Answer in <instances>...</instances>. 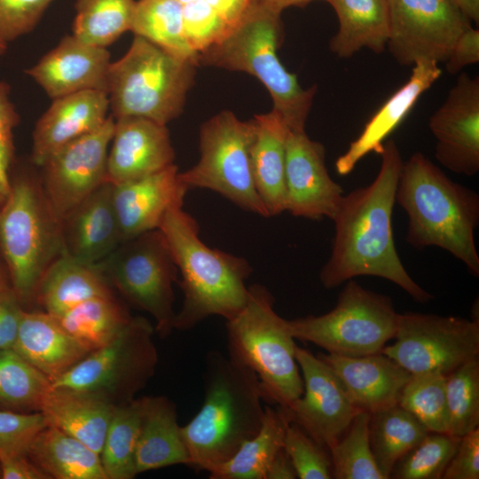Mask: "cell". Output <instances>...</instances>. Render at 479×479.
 Masks as SVG:
<instances>
[{
	"mask_svg": "<svg viewBox=\"0 0 479 479\" xmlns=\"http://www.w3.org/2000/svg\"><path fill=\"white\" fill-rule=\"evenodd\" d=\"M377 154L381 166L367 186L342 195L332 220L334 236L331 255L319 279L330 289L359 276L386 279L419 302L433 299L406 271L397 252L392 212L403 165L394 140L384 142Z\"/></svg>",
	"mask_w": 479,
	"mask_h": 479,
	"instance_id": "cell-1",
	"label": "cell"
},
{
	"mask_svg": "<svg viewBox=\"0 0 479 479\" xmlns=\"http://www.w3.org/2000/svg\"><path fill=\"white\" fill-rule=\"evenodd\" d=\"M203 389L200 409L181 431L187 466L210 473L257 433L264 407L256 374L218 350L205 357Z\"/></svg>",
	"mask_w": 479,
	"mask_h": 479,
	"instance_id": "cell-2",
	"label": "cell"
},
{
	"mask_svg": "<svg viewBox=\"0 0 479 479\" xmlns=\"http://www.w3.org/2000/svg\"><path fill=\"white\" fill-rule=\"evenodd\" d=\"M396 202L408 216L406 241L414 247H437L479 275L475 232L479 224V195L449 178L422 153L404 162Z\"/></svg>",
	"mask_w": 479,
	"mask_h": 479,
	"instance_id": "cell-3",
	"label": "cell"
},
{
	"mask_svg": "<svg viewBox=\"0 0 479 479\" xmlns=\"http://www.w3.org/2000/svg\"><path fill=\"white\" fill-rule=\"evenodd\" d=\"M158 229L181 276L184 300L174 329L190 330L210 316H236L247 301L249 263L202 242L197 221L183 208L169 211Z\"/></svg>",
	"mask_w": 479,
	"mask_h": 479,
	"instance_id": "cell-4",
	"label": "cell"
},
{
	"mask_svg": "<svg viewBox=\"0 0 479 479\" xmlns=\"http://www.w3.org/2000/svg\"><path fill=\"white\" fill-rule=\"evenodd\" d=\"M63 255L60 220L40 177L12 170L10 191L0 206V255L24 308L35 302L43 276Z\"/></svg>",
	"mask_w": 479,
	"mask_h": 479,
	"instance_id": "cell-5",
	"label": "cell"
},
{
	"mask_svg": "<svg viewBox=\"0 0 479 479\" xmlns=\"http://www.w3.org/2000/svg\"><path fill=\"white\" fill-rule=\"evenodd\" d=\"M283 41L280 14L254 1L219 43L200 53L199 65L247 73L269 91L273 109L289 130H305L316 86L303 89L278 57Z\"/></svg>",
	"mask_w": 479,
	"mask_h": 479,
	"instance_id": "cell-6",
	"label": "cell"
},
{
	"mask_svg": "<svg viewBox=\"0 0 479 479\" xmlns=\"http://www.w3.org/2000/svg\"><path fill=\"white\" fill-rule=\"evenodd\" d=\"M226 333L229 357L256 374L263 399L284 408L302 396L295 339L265 287H248L245 306L226 320Z\"/></svg>",
	"mask_w": 479,
	"mask_h": 479,
	"instance_id": "cell-7",
	"label": "cell"
},
{
	"mask_svg": "<svg viewBox=\"0 0 479 479\" xmlns=\"http://www.w3.org/2000/svg\"><path fill=\"white\" fill-rule=\"evenodd\" d=\"M197 67L135 35L128 51L110 66L112 116L142 117L167 125L182 114Z\"/></svg>",
	"mask_w": 479,
	"mask_h": 479,
	"instance_id": "cell-8",
	"label": "cell"
},
{
	"mask_svg": "<svg viewBox=\"0 0 479 479\" xmlns=\"http://www.w3.org/2000/svg\"><path fill=\"white\" fill-rule=\"evenodd\" d=\"M398 316L390 297L349 279L333 310L287 323L295 340L313 343L326 353L359 357L381 352L395 337Z\"/></svg>",
	"mask_w": 479,
	"mask_h": 479,
	"instance_id": "cell-9",
	"label": "cell"
},
{
	"mask_svg": "<svg viewBox=\"0 0 479 479\" xmlns=\"http://www.w3.org/2000/svg\"><path fill=\"white\" fill-rule=\"evenodd\" d=\"M255 132L253 119L240 121L231 111L209 118L200 130V160L179 172L181 180L189 189L216 192L244 210L269 217L253 177Z\"/></svg>",
	"mask_w": 479,
	"mask_h": 479,
	"instance_id": "cell-10",
	"label": "cell"
},
{
	"mask_svg": "<svg viewBox=\"0 0 479 479\" xmlns=\"http://www.w3.org/2000/svg\"><path fill=\"white\" fill-rule=\"evenodd\" d=\"M96 264L112 288L153 318L161 337L171 334L178 271L159 229L123 240Z\"/></svg>",
	"mask_w": 479,
	"mask_h": 479,
	"instance_id": "cell-11",
	"label": "cell"
},
{
	"mask_svg": "<svg viewBox=\"0 0 479 479\" xmlns=\"http://www.w3.org/2000/svg\"><path fill=\"white\" fill-rule=\"evenodd\" d=\"M154 332L148 319L132 317L114 340L90 351L51 386L97 394L116 405L131 401L155 373Z\"/></svg>",
	"mask_w": 479,
	"mask_h": 479,
	"instance_id": "cell-12",
	"label": "cell"
},
{
	"mask_svg": "<svg viewBox=\"0 0 479 479\" xmlns=\"http://www.w3.org/2000/svg\"><path fill=\"white\" fill-rule=\"evenodd\" d=\"M396 342L381 353L411 374L447 375L478 357V318L405 312L399 313Z\"/></svg>",
	"mask_w": 479,
	"mask_h": 479,
	"instance_id": "cell-13",
	"label": "cell"
},
{
	"mask_svg": "<svg viewBox=\"0 0 479 479\" xmlns=\"http://www.w3.org/2000/svg\"><path fill=\"white\" fill-rule=\"evenodd\" d=\"M387 48L397 63H444L471 20L452 0H388Z\"/></svg>",
	"mask_w": 479,
	"mask_h": 479,
	"instance_id": "cell-14",
	"label": "cell"
},
{
	"mask_svg": "<svg viewBox=\"0 0 479 479\" xmlns=\"http://www.w3.org/2000/svg\"><path fill=\"white\" fill-rule=\"evenodd\" d=\"M114 129L110 115L99 129L65 145L40 167L43 189L59 220L106 181Z\"/></svg>",
	"mask_w": 479,
	"mask_h": 479,
	"instance_id": "cell-15",
	"label": "cell"
},
{
	"mask_svg": "<svg viewBox=\"0 0 479 479\" xmlns=\"http://www.w3.org/2000/svg\"><path fill=\"white\" fill-rule=\"evenodd\" d=\"M295 358L302 372L303 392L290 405L279 408L289 422L297 424L328 449L347 430L359 410L334 371L318 356L296 346Z\"/></svg>",
	"mask_w": 479,
	"mask_h": 479,
	"instance_id": "cell-16",
	"label": "cell"
},
{
	"mask_svg": "<svg viewBox=\"0 0 479 479\" xmlns=\"http://www.w3.org/2000/svg\"><path fill=\"white\" fill-rule=\"evenodd\" d=\"M438 162L457 174L479 171V77L460 73L428 122Z\"/></svg>",
	"mask_w": 479,
	"mask_h": 479,
	"instance_id": "cell-17",
	"label": "cell"
},
{
	"mask_svg": "<svg viewBox=\"0 0 479 479\" xmlns=\"http://www.w3.org/2000/svg\"><path fill=\"white\" fill-rule=\"evenodd\" d=\"M287 210L312 220L332 219L343 195L326 166L325 146L305 130H287L286 139Z\"/></svg>",
	"mask_w": 479,
	"mask_h": 479,
	"instance_id": "cell-18",
	"label": "cell"
},
{
	"mask_svg": "<svg viewBox=\"0 0 479 479\" xmlns=\"http://www.w3.org/2000/svg\"><path fill=\"white\" fill-rule=\"evenodd\" d=\"M112 60L107 48L87 43L67 35L26 74L51 99L85 91L107 93Z\"/></svg>",
	"mask_w": 479,
	"mask_h": 479,
	"instance_id": "cell-19",
	"label": "cell"
},
{
	"mask_svg": "<svg viewBox=\"0 0 479 479\" xmlns=\"http://www.w3.org/2000/svg\"><path fill=\"white\" fill-rule=\"evenodd\" d=\"M175 151L167 125L142 117L114 119L106 181L116 185L159 172L173 164Z\"/></svg>",
	"mask_w": 479,
	"mask_h": 479,
	"instance_id": "cell-20",
	"label": "cell"
},
{
	"mask_svg": "<svg viewBox=\"0 0 479 479\" xmlns=\"http://www.w3.org/2000/svg\"><path fill=\"white\" fill-rule=\"evenodd\" d=\"M188 190L176 164L134 181L114 185L113 200L122 240L158 229L169 211L183 208Z\"/></svg>",
	"mask_w": 479,
	"mask_h": 479,
	"instance_id": "cell-21",
	"label": "cell"
},
{
	"mask_svg": "<svg viewBox=\"0 0 479 479\" xmlns=\"http://www.w3.org/2000/svg\"><path fill=\"white\" fill-rule=\"evenodd\" d=\"M113 189L106 181L60 220L64 255L96 264L122 242Z\"/></svg>",
	"mask_w": 479,
	"mask_h": 479,
	"instance_id": "cell-22",
	"label": "cell"
},
{
	"mask_svg": "<svg viewBox=\"0 0 479 479\" xmlns=\"http://www.w3.org/2000/svg\"><path fill=\"white\" fill-rule=\"evenodd\" d=\"M107 93L85 90L52 99L35 123L31 161L41 167L65 145L99 129L109 117Z\"/></svg>",
	"mask_w": 479,
	"mask_h": 479,
	"instance_id": "cell-23",
	"label": "cell"
},
{
	"mask_svg": "<svg viewBox=\"0 0 479 479\" xmlns=\"http://www.w3.org/2000/svg\"><path fill=\"white\" fill-rule=\"evenodd\" d=\"M317 356L336 374L354 406L368 413L397 404L412 375L381 352L359 357Z\"/></svg>",
	"mask_w": 479,
	"mask_h": 479,
	"instance_id": "cell-24",
	"label": "cell"
},
{
	"mask_svg": "<svg viewBox=\"0 0 479 479\" xmlns=\"http://www.w3.org/2000/svg\"><path fill=\"white\" fill-rule=\"evenodd\" d=\"M407 82L401 86L366 122L360 135L335 162L339 175L349 174L357 162L372 152L380 151L386 138L410 113L420 97L441 76L439 64L419 61L414 64Z\"/></svg>",
	"mask_w": 479,
	"mask_h": 479,
	"instance_id": "cell-25",
	"label": "cell"
},
{
	"mask_svg": "<svg viewBox=\"0 0 479 479\" xmlns=\"http://www.w3.org/2000/svg\"><path fill=\"white\" fill-rule=\"evenodd\" d=\"M13 349L51 382L90 352L54 316L27 310L23 311Z\"/></svg>",
	"mask_w": 479,
	"mask_h": 479,
	"instance_id": "cell-26",
	"label": "cell"
},
{
	"mask_svg": "<svg viewBox=\"0 0 479 479\" xmlns=\"http://www.w3.org/2000/svg\"><path fill=\"white\" fill-rule=\"evenodd\" d=\"M115 407L97 394L51 386L40 412L47 426L72 436L100 455Z\"/></svg>",
	"mask_w": 479,
	"mask_h": 479,
	"instance_id": "cell-27",
	"label": "cell"
},
{
	"mask_svg": "<svg viewBox=\"0 0 479 479\" xmlns=\"http://www.w3.org/2000/svg\"><path fill=\"white\" fill-rule=\"evenodd\" d=\"M255 126L251 161L256 191L269 217L287 210L286 139L288 128L271 110L253 118Z\"/></svg>",
	"mask_w": 479,
	"mask_h": 479,
	"instance_id": "cell-28",
	"label": "cell"
},
{
	"mask_svg": "<svg viewBox=\"0 0 479 479\" xmlns=\"http://www.w3.org/2000/svg\"><path fill=\"white\" fill-rule=\"evenodd\" d=\"M181 427L173 401L164 396L145 397L135 454L137 475L173 465L187 466Z\"/></svg>",
	"mask_w": 479,
	"mask_h": 479,
	"instance_id": "cell-29",
	"label": "cell"
},
{
	"mask_svg": "<svg viewBox=\"0 0 479 479\" xmlns=\"http://www.w3.org/2000/svg\"><path fill=\"white\" fill-rule=\"evenodd\" d=\"M113 294L97 264L63 255L43 276L35 302L44 311L57 316L87 300Z\"/></svg>",
	"mask_w": 479,
	"mask_h": 479,
	"instance_id": "cell-30",
	"label": "cell"
},
{
	"mask_svg": "<svg viewBox=\"0 0 479 479\" xmlns=\"http://www.w3.org/2000/svg\"><path fill=\"white\" fill-rule=\"evenodd\" d=\"M339 27L330 40V50L349 58L361 49L376 54L386 48L389 36L388 0H331Z\"/></svg>",
	"mask_w": 479,
	"mask_h": 479,
	"instance_id": "cell-31",
	"label": "cell"
},
{
	"mask_svg": "<svg viewBox=\"0 0 479 479\" xmlns=\"http://www.w3.org/2000/svg\"><path fill=\"white\" fill-rule=\"evenodd\" d=\"M27 455L50 479H107L98 453L53 427L35 435Z\"/></svg>",
	"mask_w": 479,
	"mask_h": 479,
	"instance_id": "cell-32",
	"label": "cell"
},
{
	"mask_svg": "<svg viewBox=\"0 0 479 479\" xmlns=\"http://www.w3.org/2000/svg\"><path fill=\"white\" fill-rule=\"evenodd\" d=\"M289 420L279 407L264 406L257 433L245 441L234 455L209 474L210 479H265L276 454L284 446Z\"/></svg>",
	"mask_w": 479,
	"mask_h": 479,
	"instance_id": "cell-33",
	"label": "cell"
},
{
	"mask_svg": "<svg viewBox=\"0 0 479 479\" xmlns=\"http://www.w3.org/2000/svg\"><path fill=\"white\" fill-rule=\"evenodd\" d=\"M428 431L399 404L370 413L369 439L374 460L385 479L395 464Z\"/></svg>",
	"mask_w": 479,
	"mask_h": 479,
	"instance_id": "cell-34",
	"label": "cell"
},
{
	"mask_svg": "<svg viewBox=\"0 0 479 479\" xmlns=\"http://www.w3.org/2000/svg\"><path fill=\"white\" fill-rule=\"evenodd\" d=\"M54 317L90 351L108 344L132 318L114 294L87 300Z\"/></svg>",
	"mask_w": 479,
	"mask_h": 479,
	"instance_id": "cell-35",
	"label": "cell"
},
{
	"mask_svg": "<svg viewBox=\"0 0 479 479\" xmlns=\"http://www.w3.org/2000/svg\"><path fill=\"white\" fill-rule=\"evenodd\" d=\"M183 9L178 0H137L130 32L199 66V54L185 37Z\"/></svg>",
	"mask_w": 479,
	"mask_h": 479,
	"instance_id": "cell-36",
	"label": "cell"
},
{
	"mask_svg": "<svg viewBox=\"0 0 479 479\" xmlns=\"http://www.w3.org/2000/svg\"><path fill=\"white\" fill-rule=\"evenodd\" d=\"M145 404V397L134 398L114 411L100 452L107 479H132L137 475L135 454Z\"/></svg>",
	"mask_w": 479,
	"mask_h": 479,
	"instance_id": "cell-37",
	"label": "cell"
},
{
	"mask_svg": "<svg viewBox=\"0 0 479 479\" xmlns=\"http://www.w3.org/2000/svg\"><path fill=\"white\" fill-rule=\"evenodd\" d=\"M51 381L13 349L0 350V409L40 412Z\"/></svg>",
	"mask_w": 479,
	"mask_h": 479,
	"instance_id": "cell-38",
	"label": "cell"
},
{
	"mask_svg": "<svg viewBox=\"0 0 479 479\" xmlns=\"http://www.w3.org/2000/svg\"><path fill=\"white\" fill-rule=\"evenodd\" d=\"M137 0H77L73 35L107 48L130 31Z\"/></svg>",
	"mask_w": 479,
	"mask_h": 479,
	"instance_id": "cell-39",
	"label": "cell"
},
{
	"mask_svg": "<svg viewBox=\"0 0 479 479\" xmlns=\"http://www.w3.org/2000/svg\"><path fill=\"white\" fill-rule=\"evenodd\" d=\"M370 413L359 411L347 430L328 450L332 477L385 479L374 460L369 439Z\"/></svg>",
	"mask_w": 479,
	"mask_h": 479,
	"instance_id": "cell-40",
	"label": "cell"
},
{
	"mask_svg": "<svg viewBox=\"0 0 479 479\" xmlns=\"http://www.w3.org/2000/svg\"><path fill=\"white\" fill-rule=\"evenodd\" d=\"M446 434L459 438L479 428V360L475 357L446 375Z\"/></svg>",
	"mask_w": 479,
	"mask_h": 479,
	"instance_id": "cell-41",
	"label": "cell"
},
{
	"mask_svg": "<svg viewBox=\"0 0 479 479\" xmlns=\"http://www.w3.org/2000/svg\"><path fill=\"white\" fill-rule=\"evenodd\" d=\"M446 375L440 373L412 374L398 404L412 414L428 432L446 433Z\"/></svg>",
	"mask_w": 479,
	"mask_h": 479,
	"instance_id": "cell-42",
	"label": "cell"
},
{
	"mask_svg": "<svg viewBox=\"0 0 479 479\" xmlns=\"http://www.w3.org/2000/svg\"><path fill=\"white\" fill-rule=\"evenodd\" d=\"M459 438L428 432L392 468L389 478L439 479L453 456Z\"/></svg>",
	"mask_w": 479,
	"mask_h": 479,
	"instance_id": "cell-43",
	"label": "cell"
},
{
	"mask_svg": "<svg viewBox=\"0 0 479 479\" xmlns=\"http://www.w3.org/2000/svg\"><path fill=\"white\" fill-rule=\"evenodd\" d=\"M283 448L291 459L297 478H332L331 459L326 453V447L315 441L297 424L288 423Z\"/></svg>",
	"mask_w": 479,
	"mask_h": 479,
	"instance_id": "cell-44",
	"label": "cell"
},
{
	"mask_svg": "<svg viewBox=\"0 0 479 479\" xmlns=\"http://www.w3.org/2000/svg\"><path fill=\"white\" fill-rule=\"evenodd\" d=\"M183 22L185 40L199 55L219 43L231 30L205 0L184 4Z\"/></svg>",
	"mask_w": 479,
	"mask_h": 479,
	"instance_id": "cell-45",
	"label": "cell"
},
{
	"mask_svg": "<svg viewBox=\"0 0 479 479\" xmlns=\"http://www.w3.org/2000/svg\"><path fill=\"white\" fill-rule=\"evenodd\" d=\"M46 426L41 412H20L0 409V458L27 454L33 438Z\"/></svg>",
	"mask_w": 479,
	"mask_h": 479,
	"instance_id": "cell-46",
	"label": "cell"
},
{
	"mask_svg": "<svg viewBox=\"0 0 479 479\" xmlns=\"http://www.w3.org/2000/svg\"><path fill=\"white\" fill-rule=\"evenodd\" d=\"M55 0H0V37L7 43L32 32Z\"/></svg>",
	"mask_w": 479,
	"mask_h": 479,
	"instance_id": "cell-47",
	"label": "cell"
},
{
	"mask_svg": "<svg viewBox=\"0 0 479 479\" xmlns=\"http://www.w3.org/2000/svg\"><path fill=\"white\" fill-rule=\"evenodd\" d=\"M10 95V85L0 81V206L10 191L14 156L13 132L20 122V115Z\"/></svg>",
	"mask_w": 479,
	"mask_h": 479,
	"instance_id": "cell-48",
	"label": "cell"
},
{
	"mask_svg": "<svg viewBox=\"0 0 479 479\" xmlns=\"http://www.w3.org/2000/svg\"><path fill=\"white\" fill-rule=\"evenodd\" d=\"M442 478H479V428L459 437L455 452Z\"/></svg>",
	"mask_w": 479,
	"mask_h": 479,
	"instance_id": "cell-49",
	"label": "cell"
},
{
	"mask_svg": "<svg viewBox=\"0 0 479 479\" xmlns=\"http://www.w3.org/2000/svg\"><path fill=\"white\" fill-rule=\"evenodd\" d=\"M24 310L11 287L0 293V350L13 349Z\"/></svg>",
	"mask_w": 479,
	"mask_h": 479,
	"instance_id": "cell-50",
	"label": "cell"
},
{
	"mask_svg": "<svg viewBox=\"0 0 479 479\" xmlns=\"http://www.w3.org/2000/svg\"><path fill=\"white\" fill-rule=\"evenodd\" d=\"M479 62V30L472 26L456 40L444 61L450 75L459 74L464 67Z\"/></svg>",
	"mask_w": 479,
	"mask_h": 479,
	"instance_id": "cell-51",
	"label": "cell"
},
{
	"mask_svg": "<svg viewBox=\"0 0 479 479\" xmlns=\"http://www.w3.org/2000/svg\"><path fill=\"white\" fill-rule=\"evenodd\" d=\"M0 477L3 479H50L26 453L1 457Z\"/></svg>",
	"mask_w": 479,
	"mask_h": 479,
	"instance_id": "cell-52",
	"label": "cell"
},
{
	"mask_svg": "<svg viewBox=\"0 0 479 479\" xmlns=\"http://www.w3.org/2000/svg\"><path fill=\"white\" fill-rule=\"evenodd\" d=\"M232 29L245 16L253 0H205Z\"/></svg>",
	"mask_w": 479,
	"mask_h": 479,
	"instance_id": "cell-53",
	"label": "cell"
},
{
	"mask_svg": "<svg viewBox=\"0 0 479 479\" xmlns=\"http://www.w3.org/2000/svg\"><path fill=\"white\" fill-rule=\"evenodd\" d=\"M297 474L287 452L282 448L271 461L265 479H294Z\"/></svg>",
	"mask_w": 479,
	"mask_h": 479,
	"instance_id": "cell-54",
	"label": "cell"
},
{
	"mask_svg": "<svg viewBox=\"0 0 479 479\" xmlns=\"http://www.w3.org/2000/svg\"><path fill=\"white\" fill-rule=\"evenodd\" d=\"M269 10L281 14V12L290 6H302L314 0H256ZM328 3L331 0H324Z\"/></svg>",
	"mask_w": 479,
	"mask_h": 479,
	"instance_id": "cell-55",
	"label": "cell"
},
{
	"mask_svg": "<svg viewBox=\"0 0 479 479\" xmlns=\"http://www.w3.org/2000/svg\"><path fill=\"white\" fill-rule=\"evenodd\" d=\"M473 22H479V0H452Z\"/></svg>",
	"mask_w": 479,
	"mask_h": 479,
	"instance_id": "cell-56",
	"label": "cell"
},
{
	"mask_svg": "<svg viewBox=\"0 0 479 479\" xmlns=\"http://www.w3.org/2000/svg\"><path fill=\"white\" fill-rule=\"evenodd\" d=\"M11 287L10 279L6 268L0 261V293Z\"/></svg>",
	"mask_w": 479,
	"mask_h": 479,
	"instance_id": "cell-57",
	"label": "cell"
},
{
	"mask_svg": "<svg viewBox=\"0 0 479 479\" xmlns=\"http://www.w3.org/2000/svg\"><path fill=\"white\" fill-rule=\"evenodd\" d=\"M7 46L8 43L0 37V57L5 53Z\"/></svg>",
	"mask_w": 479,
	"mask_h": 479,
	"instance_id": "cell-58",
	"label": "cell"
},
{
	"mask_svg": "<svg viewBox=\"0 0 479 479\" xmlns=\"http://www.w3.org/2000/svg\"><path fill=\"white\" fill-rule=\"evenodd\" d=\"M178 1H179L181 4H187V3H189V2H192V1H193V0H178Z\"/></svg>",
	"mask_w": 479,
	"mask_h": 479,
	"instance_id": "cell-59",
	"label": "cell"
},
{
	"mask_svg": "<svg viewBox=\"0 0 479 479\" xmlns=\"http://www.w3.org/2000/svg\"><path fill=\"white\" fill-rule=\"evenodd\" d=\"M253 1H256V0H253Z\"/></svg>",
	"mask_w": 479,
	"mask_h": 479,
	"instance_id": "cell-60",
	"label": "cell"
}]
</instances>
